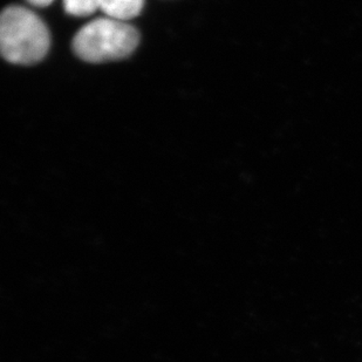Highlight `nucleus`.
I'll return each mask as SVG.
<instances>
[{"label": "nucleus", "mask_w": 362, "mask_h": 362, "mask_svg": "<svg viewBox=\"0 0 362 362\" xmlns=\"http://www.w3.org/2000/svg\"><path fill=\"white\" fill-rule=\"evenodd\" d=\"M140 41L136 28L113 18L92 21L76 33L73 51L83 62L120 60L132 54Z\"/></svg>", "instance_id": "2"}, {"label": "nucleus", "mask_w": 362, "mask_h": 362, "mask_svg": "<svg viewBox=\"0 0 362 362\" xmlns=\"http://www.w3.org/2000/svg\"><path fill=\"white\" fill-rule=\"evenodd\" d=\"M103 0H64L67 13L74 17H87L101 8Z\"/></svg>", "instance_id": "4"}, {"label": "nucleus", "mask_w": 362, "mask_h": 362, "mask_svg": "<svg viewBox=\"0 0 362 362\" xmlns=\"http://www.w3.org/2000/svg\"><path fill=\"white\" fill-rule=\"evenodd\" d=\"M51 35L47 26L33 11L6 7L0 21V48L7 62L32 65L47 54Z\"/></svg>", "instance_id": "1"}, {"label": "nucleus", "mask_w": 362, "mask_h": 362, "mask_svg": "<svg viewBox=\"0 0 362 362\" xmlns=\"http://www.w3.org/2000/svg\"><path fill=\"white\" fill-rule=\"evenodd\" d=\"M28 3L37 7H45L48 6L53 0H28Z\"/></svg>", "instance_id": "5"}, {"label": "nucleus", "mask_w": 362, "mask_h": 362, "mask_svg": "<svg viewBox=\"0 0 362 362\" xmlns=\"http://www.w3.org/2000/svg\"><path fill=\"white\" fill-rule=\"evenodd\" d=\"M144 0H103L101 8L106 17L127 21L137 17L144 8Z\"/></svg>", "instance_id": "3"}]
</instances>
